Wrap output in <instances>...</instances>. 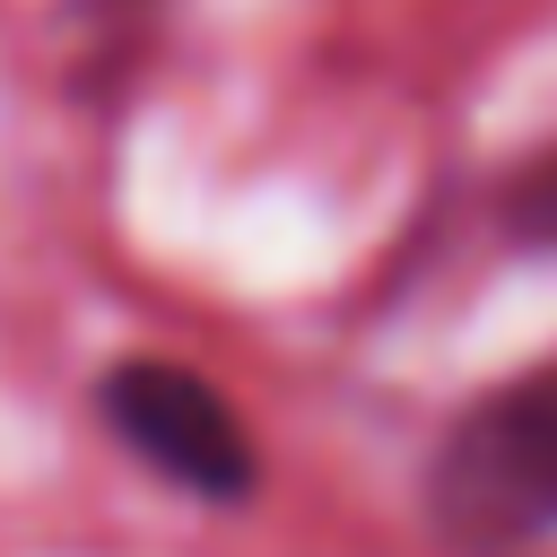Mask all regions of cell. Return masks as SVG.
Masks as SVG:
<instances>
[{
  "instance_id": "cell-1",
  "label": "cell",
  "mask_w": 557,
  "mask_h": 557,
  "mask_svg": "<svg viewBox=\"0 0 557 557\" xmlns=\"http://www.w3.org/2000/svg\"><path fill=\"white\" fill-rule=\"evenodd\" d=\"M426 513L470 557L557 540V357L505 374L444 426L426 461Z\"/></svg>"
},
{
  "instance_id": "cell-2",
  "label": "cell",
  "mask_w": 557,
  "mask_h": 557,
  "mask_svg": "<svg viewBox=\"0 0 557 557\" xmlns=\"http://www.w3.org/2000/svg\"><path fill=\"white\" fill-rule=\"evenodd\" d=\"M96 409H104V426L122 435V453L148 461V470H157L165 487H183V496L235 505V496L261 487V453H252L244 409H235L209 374H191V366H174V357H113L104 383H96Z\"/></svg>"
},
{
  "instance_id": "cell-3",
  "label": "cell",
  "mask_w": 557,
  "mask_h": 557,
  "mask_svg": "<svg viewBox=\"0 0 557 557\" xmlns=\"http://www.w3.org/2000/svg\"><path fill=\"white\" fill-rule=\"evenodd\" d=\"M496 218H505V235H513V244H531V252H557V148H540V157H531V165L505 183Z\"/></svg>"
}]
</instances>
